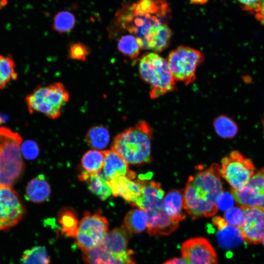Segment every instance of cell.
I'll return each mask as SVG.
<instances>
[{"label": "cell", "mask_w": 264, "mask_h": 264, "mask_svg": "<svg viewBox=\"0 0 264 264\" xmlns=\"http://www.w3.org/2000/svg\"><path fill=\"white\" fill-rule=\"evenodd\" d=\"M130 233L123 225L108 232L102 242L83 253L85 264H136L133 252L129 249Z\"/></svg>", "instance_id": "cell-4"}, {"label": "cell", "mask_w": 264, "mask_h": 264, "mask_svg": "<svg viewBox=\"0 0 264 264\" xmlns=\"http://www.w3.org/2000/svg\"><path fill=\"white\" fill-rule=\"evenodd\" d=\"M148 218L147 230L153 236L168 235L176 229L179 222L170 218L163 209L145 212Z\"/></svg>", "instance_id": "cell-16"}, {"label": "cell", "mask_w": 264, "mask_h": 264, "mask_svg": "<svg viewBox=\"0 0 264 264\" xmlns=\"http://www.w3.org/2000/svg\"><path fill=\"white\" fill-rule=\"evenodd\" d=\"M217 236L220 245L223 248L236 247L243 241L239 227L228 224L218 229Z\"/></svg>", "instance_id": "cell-22"}, {"label": "cell", "mask_w": 264, "mask_h": 264, "mask_svg": "<svg viewBox=\"0 0 264 264\" xmlns=\"http://www.w3.org/2000/svg\"><path fill=\"white\" fill-rule=\"evenodd\" d=\"M213 126L216 133L224 139L234 137L238 132L236 122L225 115L218 116L214 121Z\"/></svg>", "instance_id": "cell-28"}, {"label": "cell", "mask_w": 264, "mask_h": 264, "mask_svg": "<svg viewBox=\"0 0 264 264\" xmlns=\"http://www.w3.org/2000/svg\"><path fill=\"white\" fill-rule=\"evenodd\" d=\"M170 12L165 0H138L125 4L116 13L110 34L116 37L120 33L128 32L137 39L141 49L153 51Z\"/></svg>", "instance_id": "cell-1"}, {"label": "cell", "mask_w": 264, "mask_h": 264, "mask_svg": "<svg viewBox=\"0 0 264 264\" xmlns=\"http://www.w3.org/2000/svg\"><path fill=\"white\" fill-rule=\"evenodd\" d=\"M107 182L114 197H122L132 206L141 195L143 179L117 176L107 180Z\"/></svg>", "instance_id": "cell-14"}, {"label": "cell", "mask_w": 264, "mask_h": 264, "mask_svg": "<svg viewBox=\"0 0 264 264\" xmlns=\"http://www.w3.org/2000/svg\"><path fill=\"white\" fill-rule=\"evenodd\" d=\"M141 78L149 84V95L155 99L176 90V82L169 69L167 61L155 52L144 53L139 63Z\"/></svg>", "instance_id": "cell-6"}, {"label": "cell", "mask_w": 264, "mask_h": 264, "mask_svg": "<svg viewBox=\"0 0 264 264\" xmlns=\"http://www.w3.org/2000/svg\"><path fill=\"white\" fill-rule=\"evenodd\" d=\"M105 151L89 150L83 156L81 165L83 171L89 174L101 171L104 164Z\"/></svg>", "instance_id": "cell-26"}, {"label": "cell", "mask_w": 264, "mask_h": 264, "mask_svg": "<svg viewBox=\"0 0 264 264\" xmlns=\"http://www.w3.org/2000/svg\"><path fill=\"white\" fill-rule=\"evenodd\" d=\"M255 166L249 158L237 151L223 157L220 166V176L232 186L238 189L247 184L255 172Z\"/></svg>", "instance_id": "cell-10"}, {"label": "cell", "mask_w": 264, "mask_h": 264, "mask_svg": "<svg viewBox=\"0 0 264 264\" xmlns=\"http://www.w3.org/2000/svg\"><path fill=\"white\" fill-rule=\"evenodd\" d=\"M246 186L259 194L264 193V168L254 173Z\"/></svg>", "instance_id": "cell-34"}, {"label": "cell", "mask_w": 264, "mask_h": 264, "mask_svg": "<svg viewBox=\"0 0 264 264\" xmlns=\"http://www.w3.org/2000/svg\"><path fill=\"white\" fill-rule=\"evenodd\" d=\"M21 262V264H49L50 259L44 247L36 246L23 252Z\"/></svg>", "instance_id": "cell-29"}, {"label": "cell", "mask_w": 264, "mask_h": 264, "mask_svg": "<svg viewBox=\"0 0 264 264\" xmlns=\"http://www.w3.org/2000/svg\"><path fill=\"white\" fill-rule=\"evenodd\" d=\"M231 194L241 208L256 207L258 193L245 186L238 189L231 188Z\"/></svg>", "instance_id": "cell-31"}, {"label": "cell", "mask_w": 264, "mask_h": 264, "mask_svg": "<svg viewBox=\"0 0 264 264\" xmlns=\"http://www.w3.org/2000/svg\"><path fill=\"white\" fill-rule=\"evenodd\" d=\"M22 143L18 132L0 126V186H12L22 175Z\"/></svg>", "instance_id": "cell-5"}, {"label": "cell", "mask_w": 264, "mask_h": 264, "mask_svg": "<svg viewBox=\"0 0 264 264\" xmlns=\"http://www.w3.org/2000/svg\"><path fill=\"white\" fill-rule=\"evenodd\" d=\"M25 209L12 186H0V231H8L23 219Z\"/></svg>", "instance_id": "cell-11"}, {"label": "cell", "mask_w": 264, "mask_h": 264, "mask_svg": "<svg viewBox=\"0 0 264 264\" xmlns=\"http://www.w3.org/2000/svg\"><path fill=\"white\" fill-rule=\"evenodd\" d=\"M262 125H263V129H264V116H263V119H262Z\"/></svg>", "instance_id": "cell-42"}, {"label": "cell", "mask_w": 264, "mask_h": 264, "mask_svg": "<svg viewBox=\"0 0 264 264\" xmlns=\"http://www.w3.org/2000/svg\"><path fill=\"white\" fill-rule=\"evenodd\" d=\"M86 140L91 148L102 150L106 147L110 141V134L107 128L103 125L93 126L88 131Z\"/></svg>", "instance_id": "cell-24"}, {"label": "cell", "mask_w": 264, "mask_h": 264, "mask_svg": "<svg viewBox=\"0 0 264 264\" xmlns=\"http://www.w3.org/2000/svg\"><path fill=\"white\" fill-rule=\"evenodd\" d=\"M208 0H190L193 3L203 4L206 3Z\"/></svg>", "instance_id": "cell-41"}, {"label": "cell", "mask_w": 264, "mask_h": 264, "mask_svg": "<svg viewBox=\"0 0 264 264\" xmlns=\"http://www.w3.org/2000/svg\"><path fill=\"white\" fill-rule=\"evenodd\" d=\"M78 177L81 181L86 182L88 189L102 200L107 199L112 194L107 179L101 172L89 174L82 171Z\"/></svg>", "instance_id": "cell-18"}, {"label": "cell", "mask_w": 264, "mask_h": 264, "mask_svg": "<svg viewBox=\"0 0 264 264\" xmlns=\"http://www.w3.org/2000/svg\"><path fill=\"white\" fill-rule=\"evenodd\" d=\"M242 208L243 218L239 228L243 240L253 244L261 242L264 236V210L258 207Z\"/></svg>", "instance_id": "cell-13"}, {"label": "cell", "mask_w": 264, "mask_h": 264, "mask_svg": "<svg viewBox=\"0 0 264 264\" xmlns=\"http://www.w3.org/2000/svg\"><path fill=\"white\" fill-rule=\"evenodd\" d=\"M89 53L90 48L79 42L71 44L68 50V58L77 61H86Z\"/></svg>", "instance_id": "cell-32"}, {"label": "cell", "mask_w": 264, "mask_h": 264, "mask_svg": "<svg viewBox=\"0 0 264 264\" xmlns=\"http://www.w3.org/2000/svg\"><path fill=\"white\" fill-rule=\"evenodd\" d=\"M164 196V192L159 183L143 179L141 195L133 206L137 207L145 212L163 209Z\"/></svg>", "instance_id": "cell-15"}, {"label": "cell", "mask_w": 264, "mask_h": 264, "mask_svg": "<svg viewBox=\"0 0 264 264\" xmlns=\"http://www.w3.org/2000/svg\"><path fill=\"white\" fill-rule=\"evenodd\" d=\"M163 264H186L184 260L182 258H174Z\"/></svg>", "instance_id": "cell-40"}, {"label": "cell", "mask_w": 264, "mask_h": 264, "mask_svg": "<svg viewBox=\"0 0 264 264\" xmlns=\"http://www.w3.org/2000/svg\"><path fill=\"white\" fill-rule=\"evenodd\" d=\"M153 132L147 122L141 120L114 138L111 149L128 163L139 165L152 161L151 142Z\"/></svg>", "instance_id": "cell-3"}, {"label": "cell", "mask_w": 264, "mask_h": 264, "mask_svg": "<svg viewBox=\"0 0 264 264\" xmlns=\"http://www.w3.org/2000/svg\"><path fill=\"white\" fill-rule=\"evenodd\" d=\"M163 209L172 219L178 222L185 218L183 212V193L179 190H172L164 198Z\"/></svg>", "instance_id": "cell-20"}, {"label": "cell", "mask_w": 264, "mask_h": 264, "mask_svg": "<svg viewBox=\"0 0 264 264\" xmlns=\"http://www.w3.org/2000/svg\"><path fill=\"white\" fill-rule=\"evenodd\" d=\"M220 176L217 163L189 176L183 192V208L192 219L208 218L217 213L215 201L223 191Z\"/></svg>", "instance_id": "cell-2"}, {"label": "cell", "mask_w": 264, "mask_h": 264, "mask_svg": "<svg viewBox=\"0 0 264 264\" xmlns=\"http://www.w3.org/2000/svg\"><path fill=\"white\" fill-rule=\"evenodd\" d=\"M103 169L107 180L117 176H127L132 179L136 177V173L129 169L128 163L112 149L105 151Z\"/></svg>", "instance_id": "cell-17"}, {"label": "cell", "mask_w": 264, "mask_h": 264, "mask_svg": "<svg viewBox=\"0 0 264 264\" xmlns=\"http://www.w3.org/2000/svg\"><path fill=\"white\" fill-rule=\"evenodd\" d=\"M18 77L12 56L0 54V89L5 88L11 82L16 80Z\"/></svg>", "instance_id": "cell-25"}, {"label": "cell", "mask_w": 264, "mask_h": 264, "mask_svg": "<svg viewBox=\"0 0 264 264\" xmlns=\"http://www.w3.org/2000/svg\"><path fill=\"white\" fill-rule=\"evenodd\" d=\"M215 203L218 209L226 211L233 207L235 198L232 194L223 191L218 195Z\"/></svg>", "instance_id": "cell-36"}, {"label": "cell", "mask_w": 264, "mask_h": 264, "mask_svg": "<svg viewBox=\"0 0 264 264\" xmlns=\"http://www.w3.org/2000/svg\"><path fill=\"white\" fill-rule=\"evenodd\" d=\"M254 14L255 18L264 25V0H260L259 3Z\"/></svg>", "instance_id": "cell-38"}, {"label": "cell", "mask_w": 264, "mask_h": 264, "mask_svg": "<svg viewBox=\"0 0 264 264\" xmlns=\"http://www.w3.org/2000/svg\"><path fill=\"white\" fill-rule=\"evenodd\" d=\"M256 207L264 210V193L258 194Z\"/></svg>", "instance_id": "cell-39"}, {"label": "cell", "mask_w": 264, "mask_h": 264, "mask_svg": "<svg viewBox=\"0 0 264 264\" xmlns=\"http://www.w3.org/2000/svg\"><path fill=\"white\" fill-rule=\"evenodd\" d=\"M147 215L139 208L130 210L124 220L123 225L131 233L142 232L147 227Z\"/></svg>", "instance_id": "cell-23"}, {"label": "cell", "mask_w": 264, "mask_h": 264, "mask_svg": "<svg viewBox=\"0 0 264 264\" xmlns=\"http://www.w3.org/2000/svg\"><path fill=\"white\" fill-rule=\"evenodd\" d=\"M69 95L64 85L55 82L48 86H38L25 97L30 114L39 112L52 119L60 117L63 107L69 101Z\"/></svg>", "instance_id": "cell-7"}, {"label": "cell", "mask_w": 264, "mask_h": 264, "mask_svg": "<svg viewBox=\"0 0 264 264\" xmlns=\"http://www.w3.org/2000/svg\"><path fill=\"white\" fill-rule=\"evenodd\" d=\"M181 253L186 264H219L215 249L204 238H191L184 242Z\"/></svg>", "instance_id": "cell-12"}, {"label": "cell", "mask_w": 264, "mask_h": 264, "mask_svg": "<svg viewBox=\"0 0 264 264\" xmlns=\"http://www.w3.org/2000/svg\"><path fill=\"white\" fill-rule=\"evenodd\" d=\"M260 0H238L241 4L242 9L250 13H254L258 6Z\"/></svg>", "instance_id": "cell-37"}, {"label": "cell", "mask_w": 264, "mask_h": 264, "mask_svg": "<svg viewBox=\"0 0 264 264\" xmlns=\"http://www.w3.org/2000/svg\"><path fill=\"white\" fill-rule=\"evenodd\" d=\"M26 198L34 203L46 201L51 194V188L43 175H39L28 182L25 188Z\"/></svg>", "instance_id": "cell-19"}, {"label": "cell", "mask_w": 264, "mask_h": 264, "mask_svg": "<svg viewBox=\"0 0 264 264\" xmlns=\"http://www.w3.org/2000/svg\"><path fill=\"white\" fill-rule=\"evenodd\" d=\"M243 218V211L242 208L233 207L225 211L224 219L229 225L240 227Z\"/></svg>", "instance_id": "cell-33"}, {"label": "cell", "mask_w": 264, "mask_h": 264, "mask_svg": "<svg viewBox=\"0 0 264 264\" xmlns=\"http://www.w3.org/2000/svg\"><path fill=\"white\" fill-rule=\"evenodd\" d=\"M57 219L61 233L66 237L75 238L79 222L74 211L70 208H63L59 211Z\"/></svg>", "instance_id": "cell-21"}, {"label": "cell", "mask_w": 264, "mask_h": 264, "mask_svg": "<svg viewBox=\"0 0 264 264\" xmlns=\"http://www.w3.org/2000/svg\"><path fill=\"white\" fill-rule=\"evenodd\" d=\"M117 45L118 51L132 61L137 59L141 49L137 39L129 34H122L118 37Z\"/></svg>", "instance_id": "cell-27"}, {"label": "cell", "mask_w": 264, "mask_h": 264, "mask_svg": "<svg viewBox=\"0 0 264 264\" xmlns=\"http://www.w3.org/2000/svg\"><path fill=\"white\" fill-rule=\"evenodd\" d=\"M204 59L200 51L180 45L169 53L167 61L175 80L188 85L196 80L197 68Z\"/></svg>", "instance_id": "cell-8"}, {"label": "cell", "mask_w": 264, "mask_h": 264, "mask_svg": "<svg viewBox=\"0 0 264 264\" xmlns=\"http://www.w3.org/2000/svg\"><path fill=\"white\" fill-rule=\"evenodd\" d=\"M109 228L108 221L100 213L86 212L79 223L76 238L78 247L87 252L98 246L103 240Z\"/></svg>", "instance_id": "cell-9"}, {"label": "cell", "mask_w": 264, "mask_h": 264, "mask_svg": "<svg viewBox=\"0 0 264 264\" xmlns=\"http://www.w3.org/2000/svg\"><path fill=\"white\" fill-rule=\"evenodd\" d=\"M261 242H262V244H263V245L264 246V236L262 240V241Z\"/></svg>", "instance_id": "cell-43"}, {"label": "cell", "mask_w": 264, "mask_h": 264, "mask_svg": "<svg viewBox=\"0 0 264 264\" xmlns=\"http://www.w3.org/2000/svg\"><path fill=\"white\" fill-rule=\"evenodd\" d=\"M76 19L69 11H62L54 17L52 28L58 33H66L70 31L75 26Z\"/></svg>", "instance_id": "cell-30"}, {"label": "cell", "mask_w": 264, "mask_h": 264, "mask_svg": "<svg viewBox=\"0 0 264 264\" xmlns=\"http://www.w3.org/2000/svg\"><path fill=\"white\" fill-rule=\"evenodd\" d=\"M22 155L27 159L36 158L39 154V148L37 144L33 140H27L21 145Z\"/></svg>", "instance_id": "cell-35"}]
</instances>
